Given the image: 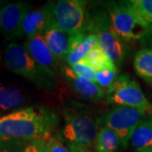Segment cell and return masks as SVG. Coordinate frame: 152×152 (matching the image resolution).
<instances>
[{
    "mask_svg": "<svg viewBox=\"0 0 152 152\" xmlns=\"http://www.w3.org/2000/svg\"><path fill=\"white\" fill-rule=\"evenodd\" d=\"M81 62L86 64L96 72L112 64V62L109 61L99 45L91 49Z\"/></svg>",
    "mask_w": 152,
    "mask_h": 152,
    "instance_id": "20",
    "label": "cell"
},
{
    "mask_svg": "<svg viewBox=\"0 0 152 152\" xmlns=\"http://www.w3.org/2000/svg\"><path fill=\"white\" fill-rule=\"evenodd\" d=\"M73 73L78 77H81L84 79H87L89 80L95 82L96 80V71L93 70L92 69L86 64L80 62L76 64H74L69 67Z\"/></svg>",
    "mask_w": 152,
    "mask_h": 152,
    "instance_id": "23",
    "label": "cell"
},
{
    "mask_svg": "<svg viewBox=\"0 0 152 152\" xmlns=\"http://www.w3.org/2000/svg\"><path fill=\"white\" fill-rule=\"evenodd\" d=\"M61 73L69 86L79 97L91 102H98L105 98L106 92L96 82L76 76L66 64L61 67Z\"/></svg>",
    "mask_w": 152,
    "mask_h": 152,
    "instance_id": "11",
    "label": "cell"
},
{
    "mask_svg": "<svg viewBox=\"0 0 152 152\" xmlns=\"http://www.w3.org/2000/svg\"><path fill=\"white\" fill-rule=\"evenodd\" d=\"M149 114H150L151 116H152V110H151V113H149Z\"/></svg>",
    "mask_w": 152,
    "mask_h": 152,
    "instance_id": "26",
    "label": "cell"
},
{
    "mask_svg": "<svg viewBox=\"0 0 152 152\" xmlns=\"http://www.w3.org/2000/svg\"><path fill=\"white\" fill-rule=\"evenodd\" d=\"M86 31L96 35L98 45L109 61L117 67H121L125 59L126 48L114 31L108 13L101 10L89 12Z\"/></svg>",
    "mask_w": 152,
    "mask_h": 152,
    "instance_id": "3",
    "label": "cell"
},
{
    "mask_svg": "<svg viewBox=\"0 0 152 152\" xmlns=\"http://www.w3.org/2000/svg\"><path fill=\"white\" fill-rule=\"evenodd\" d=\"M105 100L110 105L143 108L146 110L148 114L152 110V106L138 82L128 74H123L117 77L107 89Z\"/></svg>",
    "mask_w": 152,
    "mask_h": 152,
    "instance_id": "8",
    "label": "cell"
},
{
    "mask_svg": "<svg viewBox=\"0 0 152 152\" xmlns=\"http://www.w3.org/2000/svg\"><path fill=\"white\" fill-rule=\"evenodd\" d=\"M0 61H1V54H0Z\"/></svg>",
    "mask_w": 152,
    "mask_h": 152,
    "instance_id": "27",
    "label": "cell"
},
{
    "mask_svg": "<svg viewBox=\"0 0 152 152\" xmlns=\"http://www.w3.org/2000/svg\"><path fill=\"white\" fill-rule=\"evenodd\" d=\"M130 145L136 152H152V116L145 115L131 135Z\"/></svg>",
    "mask_w": 152,
    "mask_h": 152,
    "instance_id": "14",
    "label": "cell"
},
{
    "mask_svg": "<svg viewBox=\"0 0 152 152\" xmlns=\"http://www.w3.org/2000/svg\"><path fill=\"white\" fill-rule=\"evenodd\" d=\"M46 145L47 152H72L60 133H55L49 136L47 139Z\"/></svg>",
    "mask_w": 152,
    "mask_h": 152,
    "instance_id": "22",
    "label": "cell"
},
{
    "mask_svg": "<svg viewBox=\"0 0 152 152\" xmlns=\"http://www.w3.org/2000/svg\"><path fill=\"white\" fill-rule=\"evenodd\" d=\"M118 69L116 65L112 63L111 64L107 66L101 70L96 73V80L95 82L101 88H107L111 86V85L118 77Z\"/></svg>",
    "mask_w": 152,
    "mask_h": 152,
    "instance_id": "21",
    "label": "cell"
},
{
    "mask_svg": "<svg viewBox=\"0 0 152 152\" xmlns=\"http://www.w3.org/2000/svg\"><path fill=\"white\" fill-rule=\"evenodd\" d=\"M52 15L57 26L68 35L87 32L89 12L83 0H58L50 2Z\"/></svg>",
    "mask_w": 152,
    "mask_h": 152,
    "instance_id": "6",
    "label": "cell"
},
{
    "mask_svg": "<svg viewBox=\"0 0 152 152\" xmlns=\"http://www.w3.org/2000/svg\"><path fill=\"white\" fill-rule=\"evenodd\" d=\"M4 61L8 69L27 79L39 88L53 90L57 86L56 79L38 65L24 45L15 42L10 44L5 50Z\"/></svg>",
    "mask_w": 152,
    "mask_h": 152,
    "instance_id": "4",
    "label": "cell"
},
{
    "mask_svg": "<svg viewBox=\"0 0 152 152\" xmlns=\"http://www.w3.org/2000/svg\"><path fill=\"white\" fill-rule=\"evenodd\" d=\"M58 124V116L48 107H22L0 116V138L28 144L48 138Z\"/></svg>",
    "mask_w": 152,
    "mask_h": 152,
    "instance_id": "1",
    "label": "cell"
},
{
    "mask_svg": "<svg viewBox=\"0 0 152 152\" xmlns=\"http://www.w3.org/2000/svg\"><path fill=\"white\" fill-rule=\"evenodd\" d=\"M134 69L136 74L152 85V49L143 48L134 57Z\"/></svg>",
    "mask_w": 152,
    "mask_h": 152,
    "instance_id": "17",
    "label": "cell"
},
{
    "mask_svg": "<svg viewBox=\"0 0 152 152\" xmlns=\"http://www.w3.org/2000/svg\"><path fill=\"white\" fill-rule=\"evenodd\" d=\"M52 20L53 15L49 3L37 10H31L26 15L22 24L24 36L29 39L37 35H42Z\"/></svg>",
    "mask_w": 152,
    "mask_h": 152,
    "instance_id": "13",
    "label": "cell"
},
{
    "mask_svg": "<svg viewBox=\"0 0 152 152\" xmlns=\"http://www.w3.org/2000/svg\"><path fill=\"white\" fill-rule=\"evenodd\" d=\"M115 32L125 42L140 41L148 36V30L129 1H111L106 4Z\"/></svg>",
    "mask_w": 152,
    "mask_h": 152,
    "instance_id": "5",
    "label": "cell"
},
{
    "mask_svg": "<svg viewBox=\"0 0 152 152\" xmlns=\"http://www.w3.org/2000/svg\"><path fill=\"white\" fill-rule=\"evenodd\" d=\"M27 98L19 89L11 86H0V114L22 108Z\"/></svg>",
    "mask_w": 152,
    "mask_h": 152,
    "instance_id": "15",
    "label": "cell"
},
{
    "mask_svg": "<svg viewBox=\"0 0 152 152\" xmlns=\"http://www.w3.org/2000/svg\"><path fill=\"white\" fill-rule=\"evenodd\" d=\"M27 144L0 138V152H22Z\"/></svg>",
    "mask_w": 152,
    "mask_h": 152,
    "instance_id": "24",
    "label": "cell"
},
{
    "mask_svg": "<svg viewBox=\"0 0 152 152\" xmlns=\"http://www.w3.org/2000/svg\"><path fill=\"white\" fill-rule=\"evenodd\" d=\"M96 46H98V39L96 35L88 34L81 43L73 52H71L68 54L65 64H67L69 67H70L81 62L82 60L86 57V55L90 53V51Z\"/></svg>",
    "mask_w": 152,
    "mask_h": 152,
    "instance_id": "18",
    "label": "cell"
},
{
    "mask_svg": "<svg viewBox=\"0 0 152 152\" xmlns=\"http://www.w3.org/2000/svg\"><path fill=\"white\" fill-rule=\"evenodd\" d=\"M47 139L37 140L28 143L22 152H47Z\"/></svg>",
    "mask_w": 152,
    "mask_h": 152,
    "instance_id": "25",
    "label": "cell"
},
{
    "mask_svg": "<svg viewBox=\"0 0 152 152\" xmlns=\"http://www.w3.org/2000/svg\"><path fill=\"white\" fill-rule=\"evenodd\" d=\"M25 48L33 60L46 71L49 75L56 79V75L60 71L63 64L55 58L50 51L42 35H37L32 38L26 39Z\"/></svg>",
    "mask_w": 152,
    "mask_h": 152,
    "instance_id": "10",
    "label": "cell"
},
{
    "mask_svg": "<svg viewBox=\"0 0 152 152\" xmlns=\"http://www.w3.org/2000/svg\"><path fill=\"white\" fill-rule=\"evenodd\" d=\"M31 5L27 2H10L0 5V31L8 39L21 38L22 24Z\"/></svg>",
    "mask_w": 152,
    "mask_h": 152,
    "instance_id": "9",
    "label": "cell"
},
{
    "mask_svg": "<svg viewBox=\"0 0 152 152\" xmlns=\"http://www.w3.org/2000/svg\"><path fill=\"white\" fill-rule=\"evenodd\" d=\"M42 37L55 58L65 64L69 53V35L57 26L53 18L44 31Z\"/></svg>",
    "mask_w": 152,
    "mask_h": 152,
    "instance_id": "12",
    "label": "cell"
},
{
    "mask_svg": "<svg viewBox=\"0 0 152 152\" xmlns=\"http://www.w3.org/2000/svg\"><path fill=\"white\" fill-rule=\"evenodd\" d=\"M121 147L119 137L107 127L100 126L95 143L96 152H117Z\"/></svg>",
    "mask_w": 152,
    "mask_h": 152,
    "instance_id": "16",
    "label": "cell"
},
{
    "mask_svg": "<svg viewBox=\"0 0 152 152\" xmlns=\"http://www.w3.org/2000/svg\"><path fill=\"white\" fill-rule=\"evenodd\" d=\"M131 7L148 30L146 38L152 39V0H131Z\"/></svg>",
    "mask_w": 152,
    "mask_h": 152,
    "instance_id": "19",
    "label": "cell"
},
{
    "mask_svg": "<svg viewBox=\"0 0 152 152\" xmlns=\"http://www.w3.org/2000/svg\"><path fill=\"white\" fill-rule=\"evenodd\" d=\"M147 114L143 108L114 106L103 116L100 117V126L107 127L119 137L121 147L124 149L129 145L131 135L138 124Z\"/></svg>",
    "mask_w": 152,
    "mask_h": 152,
    "instance_id": "7",
    "label": "cell"
},
{
    "mask_svg": "<svg viewBox=\"0 0 152 152\" xmlns=\"http://www.w3.org/2000/svg\"><path fill=\"white\" fill-rule=\"evenodd\" d=\"M63 115L64 123L60 134L71 151H95L100 118L75 107H66Z\"/></svg>",
    "mask_w": 152,
    "mask_h": 152,
    "instance_id": "2",
    "label": "cell"
},
{
    "mask_svg": "<svg viewBox=\"0 0 152 152\" xmlns=\"http://www.w3.org/2000/svg\"><path fill=\"white\" fill-rule=\"evenodd\" d=\"M92 152H96V151H92Z\"/></svg>",
    "mask_w": 152,
    "mask_h": 152,
    "instance_id": "28",
    "label": "cell"
}]
</instances>
